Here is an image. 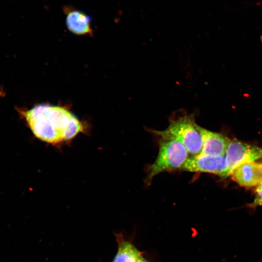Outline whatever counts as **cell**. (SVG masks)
Instances as JSON below:
<instances>
[{
	"label": "cell",
	"mask_w": 262,
	"mask_h": 262,
	"mask_svg": "<svg viewBox=\"0 0 262 262\" xmlns=\"http://www.w3.org/2000/svg\"><path fill=\"white\" fill-rule=\"evenodd\" d=\"M19 111L34 135L51 144L70 140L83 130L82 122L63 107L42 104Z\"/></svg>",
	"instance_id": "6da1fadb"
},
{
	"label": "cell",
	"mask_w": 262,
	"mask_h": 262,
	"mask_svg": "<svg viewBox=\"0 0 262 262\" xmlns=\"http://www.w3.org/2000/svg\"><path fill=\"white\" fill-rule=\"evenodd\" d=\"M199 127L193 114H183L172 116L165 129L151 131L161 139L173 140L180 142L188 153L193 156L199 154L202 147Z\"/></svg>",
	"instance_id": "7a4b0ae2"
},
{
	"label": "cell",
	"mask_w": 262,
	"mask_h": 262,
	"mask_svg": "<svg viewBox=\"0 0 262 262\" xmlns=\"http://www.w3.org/2000/svg\"><path fill=\"white\" fill-rule=\"evenodd\" d=\"M157 156L149 166L146 182L150 184L157 175L165 171L180 169L189 158V153L180 142L173 140L160 139Z\"/></svg>",
	"instance_id": "3957f363"
},
{
	"label": "cell",
	"mask_w": 262,
	"mask_h": 262,
	"mask_svg": "<svg viewBox=\"0 0 262 262\" xmlns=\"http://www.w3.org/2000/svg\"><path fill=\"white\" fill-rule=\"evenodd\" d=\"M226 177H228L240 165L262 158V149L238 140H230L226 151Z\"/></svg>",
	"instance_id": "277c9868"
},
{
	"label": "cell",
	"mask_w": 262,
	"mask_h": 262,
	"mask_svg": "<svg viewBox=\"0 0 262 262\" xmlns=\"http://www.w3.org/2000/svg\"><path fill=\"white\" fill-rule=\"evenodd\" d=\"M180 170L190 172L209 173L226 177V154L212 156L200 153L189 157Z\"/></svg>",
	"instance_id": "5b68a950"
},
{
	"label": "cell",
	"mask_w": 262,
	"mask_h": 262,
	"mask_svg": "<svg viewBox=\"0 0 262 262\" xmlns=\"http://www.w3.org/2000/svg\"><path fill=\"white\" fill-rule=\"evenodd\" d=\"M202 139L201 153L212 156L224 155L230 140L224 135L199 127Z\"/></svg>",
	"instance_id": "8992f818"
},
{
	"label": "cell",
	"mask_w": 262,
	"mask_h": 262,
	"mask_svg": "<svg viewBox=\"0 0 262 262\" xmlns=\"http://www.w3.org/2000/svg\"><path fill=\"white\" fill-rule=\"evenodd\" d=\"M66 16V25L72 33L78 35H84L92 33L91 27V17L81 11L71 7H64Z\"/></svg>",
	"instance_id": "52a82bcc"
},
{
	"label": "cell",
	"mask_w": 262,
	"mask_h": 262,
	"mask_svg": "<svg viewBox=\"0 0 262 262\" xmlns=\"http://www.w3.org/2000/svg\"><path fill=\"white\" fill-rule=\"evenodd\" d=\"M231 175L232 179L242 186L250 188L259 186L260 163H244L236 167Z\"/></svg>",
	"instance_id": "ba28073f"
},
{
	"label": "cell",
	"mask_w": 262,
	"mask_h": 262,
	"mask_svg": "<svg viewBox=\"0 0 262 262\" xmlns=\"http://www.w3.org/2000/svg\"><path fill=\"white\" fill-rule=\"evenodd\" d=\"M118 244V251L113 262H138L142 253L131 243L122 239Z\"/></svg>",
	"instance_id": "9c48e42d"
},
{
	"label": "cell",
	"mask_w": 262,
	"mask_h": 262,
	"mask_svg": "<svg viewBox=\"0 0 262 262\" xmlns=\"http://www.w3.org/2000/svg\"><path fill=\"white\" fill-rule=\"evenodd\" d=\"M255 192V197L252 205L253 206H262V185L257 186Z\"/></svg>",
	"instance_id": "30bf717a"
},
{
	"label": "cell",
	"mask_w": 262,
	"mask_h": 262,
	"mask_svg": "<svg viewBox=\"0 0 262 262\" xmlns=\"http://www.w3.org/2000/svg\"><path fill=\"white\" fill-rule=\"evenodd\" d=\"M259 185H262V164H260Z\"/></svg>",
	"instance_id": "8fae6325"
},
{
	"label": "cell",
	"mask_w": 262,
	"mask_h": 262,
	"mask_svg": "<svg viewBox=\"0 0 262 262\" xmlns=\"http://www.w3.org/2000/svg\"><path fill=\"white\" fill-rule=\"evenodd\" d=\"M138 262H148L147 260H146L142 256L140 258Z\"/></svg>",
	"instance_id": "7c38bea8"
},
{
	"label": "cell",
	"mask_w": 262,
	"mask_h": 262,
	"mask_svg": "<svg viewBox=\"0 0 262 262\" xmlns=\"http://www.w3.org/2000/svg\"><path fill=\"white\" fill-rule=\"evenodd\" d=\"M5 93L3 91L0 89V98L4 97Z\"/></svg>",
	"instance_id": "4fadbf2b"
},
{
	"label": "cell",
	"mask_w": 262,
	"mask_h": 262,
	"mask_svg": "<svg viewBox=\"0 0 262 262\" xmlns=\"http://www.w3.org/2000/svg\"><path fill=\"white\" fill-rule=\"evenodd\" d=\"M261 41L262 42V36H261Z\"/></svg>",
	"instance_id": "5bb4252c"
}]
</instances>
